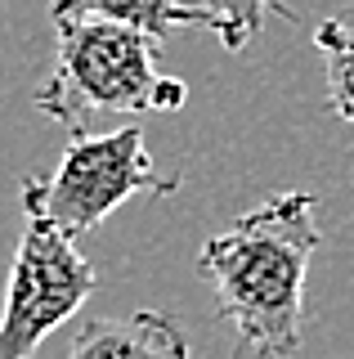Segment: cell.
Wrapping results in <instances>:
<instances>
[{"label":"cell","mask_w":354,"mask_h":359,"mask_svg":"<svg viewBox=\"0 0 354 359\" xmlns=\"http://www.w3.org/2000/svg\"><path fill=\"white\" fill-rule=\"evenodd\" d=\"M314 211V194H274L202 243L197 269L215 292L220 323L234 328V359H287L301 351L305 278L323 243Z\"/></svg>","instance_id":"6da1fadb"},{"label":"cell","mask_w":354,"mask_h":359,"mask_svg":"<svg viewBox=\"0 0 354 359\" xmlns=\"http://www.w3.org/2000/svg\"><path fill=\"white\" fill-rule=\"evenodd\" d=\"M54 72L31 95L41 117L68 135H90L104 112H157L162 41L108 18L54 22Z\"/></svg>","instance_id":"7a4b0ae2"},{"label":"cell","mask_w":354,"mask_h":359,"mask_svg":"<svg viewBox=\"0 0 354 359\" xmlns=\"http://www.w3.org/2000/svg\"><path fill=\"white\" fill-rule=\"evenodd\" d=\"M171 198L180 194V175L157 171L143 126H121L108 135H72L59 166L50 175H27L18 189L27 216L50 220L68 238L99 229L130 198Z\"/></svg>","instance_id":"3957f363"},{"label":"cell","mask_w":354,"mask_h":359,"mask_svg":"<svg viewBox=\"0 0 354 359\" xmlns=\"http://www.w3.org/2000/svg\"><path fill=\"white\" fill-rule=\"evenodd\" d=\"M94 292V265L76 252V238L50 220L23 211L0 314V359H31L45 337L68 323Z\"/></svg>","instance_id":"277c9868"},{"label":"cell","mask_w":354,"mask_h":359,"mask_svg":"<svg viewBox=\"0 0 354 359\" xmlns=\"http://www.w3.org/2000/svg\"><path fill=\"white\" fill-rule=\"evenodd\" d=\"M180 323L162 310H139L130 319H90L72 332L68 359H184Z\"/></svg>","instance_id":"5b68a950"},{"label":"cell","mask_w":354,"mask_h":359,"mask_svg":"<svg viewBox=\"0 0 354 359\" xmlns=\"http://www.w3.org/2000/svg\"><path fill=\"white\" fill-rule=\"evenodd\" d=\"M76 18H108L153 41H166L175 27H202L220 36V18L211 9L184 5V0H54L50 5V22H76Z\"/></svg>","instance_id":"8992f818"},{"label":"cell","mask_w":354,"mask_h":359,"mask_svg":"<svg viewBox=\"0 0 354 359\" xmlns=\"http://www.w3.org/2000/svg\"><path fill=\"white\" fill-rule=\"evenodd\" d=\"M314 45L323 54L327 104L341 121L354 126V27L346 18H323L314 27Z\"/></svg>","instance_id":"52a82bcc"},{"label":"cell","mask_w":354,"mask_h":359,"mask_svg":"<svg viewBox=\"0 0 354 359\" xmlns=\"http://www.w3.org/2000/svg\"><path fill=\"white\" fill-rule=\"evenodd\" d=\"M202 5L220 18V45H225L229 54L247 50V45L260 36L264 14H278L287 22H301L296 9H287V0H202Z\"/></svg>","instance_id":"ba28073f"},{"label":"cell","mask_w":354,"mask_h":359,"mask_svg":"<svg viewBox=\"0 0 354 359\" xmlns=\"http://www.w3.org/2000/svg\"><path fill=\"white\" fill-rule=\"evenodd\" d=\"M184 359H197V355H193V351H189V355H184Z\"/></svg>","instance_id":"9c48e42d"}]
</instances>
